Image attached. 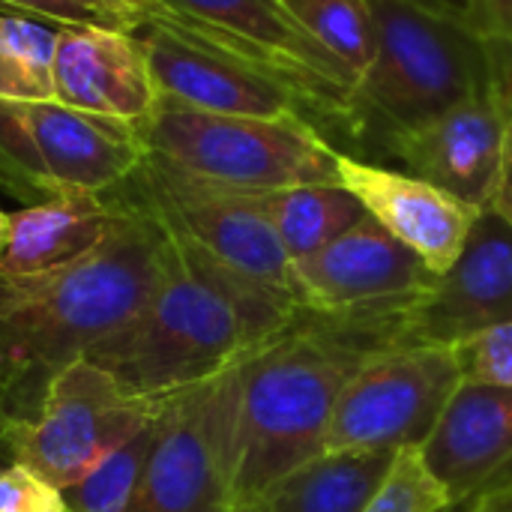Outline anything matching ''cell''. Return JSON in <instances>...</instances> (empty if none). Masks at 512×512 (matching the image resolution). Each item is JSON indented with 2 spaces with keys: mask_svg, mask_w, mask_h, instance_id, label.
<instances>
[{
  "mask_svg": "<svg viewBox=\"0 0 512 512\" xmlns=\"http://www.w3.org/2000/svg\"><path fill=\"white\" fill-rule=\"evenodd\" d=\"M477 512H512V483L498 486L486 495H480Z\"/></svg>",
  "mask_w": 512,
  "mask_h": 512,
  "instance_id": "cell-33",
  "label": "cell"
},
{
  "mask_svg": "<svg viewBox=\"0 0 512 512\" xmlns=\"http://www.w3.org/2000/svg\"><path fill=\"white\" fill-rule=\"evenodd\" d=\"M512 132L510 84L471 96L429 123L399 135L387 153L405 171L483 210L492 204Z\"/></svg>",
  "mask_w": 512,
  "mask_h": 512,
  "instance_id": "cell-14",
  "label": "cell"
},
{
  "mask_svg": "<svg viewBox=\"0 0 512 512\" xmlns=\"http://www.w3.org/2000/svg\"><path fill=\"white\" fill-rule=\"evenodd\" d=\"M132 126L57 99H0V189L27 204L63 192H111L141 162Z\"/></svg>",
  "mask_w": 512,
  "mask_h": 512,
  "instance_id": "cell-6",
  "label": "cell"
},
{
  "mask_svg": "<svg viewBox=\"0 0 512 512\" xmlns=\"http://www.w3.org/2000/svg\"><path fill=\"white\" fill-rule=\"evenodd\" d=\"M300 312L294 300L165 228L162 276L150 303L87 360L129 393L165 399L240 366Z\"/></svg>",
  "mask_w": 512,
  "mask_h": 512,
  "instance_id": "cell-2",
  "label": "cell"
},
{
  "mask_svg": "<svg viewBox=\"0 0 512 512\" xmlns=\"http://www.w3.org/2000/svg\"><path fill=\"white\" fill-rule=\"evenodd\" d=\"M6 6L21 9L30 18H48L60 27H99V30H123L135 33L144 27L138 12L117 0H0Z\"/></svg>",
  "mask_w": 512,
  "mask_h": 512,
  "instance_id": "cell-26",
  "label": "cell"
},
{
  "mask_svg": "<svg viewBox=\"0 0 512 512\" xmlns=\"http://www.w3.org/2000/svg\"><path fill=\"white\" fill-rule=\"evenodd\" d=\"M159 405L162 399L129 393L96 363L75 360L51 381L36 420H18L15 462L63 492L135 438Z\"/></svg>",
  "mask_w": 512,
  "mask_h": 512,
  "instance_id": "cell-11",
  "label": "cell"
},
{
  "mask_svg": "<svg viewBox=\"0 0 512 512\" xmlns=\"http://www.w3.org/2000/svg\"><path fill=\"white\" fill-rule=\"evenodd\" d=\"M297 21L318 39L357 81L375 51L369 0H285Z\"/></svg>",
  "mask_w": 512,
  "mask_h": 512,
  "instance_id": "cell-23",
  "label": "cell"
},
{
  "mask_svg": "<svg viewBox=\"0 0 512 512\" xmlns=\"http://www.w3.org/2000/svg\"><path fill=\"white\" fill-rule=\"evenodd\" d=\"M6 240H9V213L0 210V258L6 252Z\"/></svg>",
  "mask_w": 512,
  "mask_h": 512,
  "instance_id": "cell-34",
  "label": "cell"
},
{
  "mask_svg": "<svg viewBox=\"0 0 512 512\" xmlns=\"http://www.w3.org/2000/svg\"><path fill=\"white\" fill-rule=\"evenodd\" d=\"M162 408V405H159ZM159 417V411H156ZM156 417L123 447L105 456L84 480L63 489L66 512H129L156 435Z\"/></svg>",
  "mask_w": 512,
  "mask_h": 512,
  "instance_id": "cell-24",
  "label": "cell"
},
{
  "mask_svg": "<svg viewBox=\"0 0 512 512\" xmlns=\"http://www.w3.org/2000/svg\"><path fill=\"white\" fill-rule=\"evenodd\" d=\"M123 216L117 192H63L9 213L0 276H33L66 267L96 249Z\"/></svg>",
  "mask_w": 512,
  "mask_h": 512,
  "instance_id": "cell-19",
  "label": "cell"
},
{
  "mask_svg": "<svg viewBox=\"0 0 512 512\" xmlns=\"http://www.w3.org/2000/svg\"><path fill=\"white\" fill-rule=\"evenodd\" d=\"M477 501H480V498H471V501H459V504L447 507L444 512H477Z\"/></svg>",
  "mask_w": 512,
  "mask_h": 512,
  "instance_id": "cell-35",
  "label": "cell"
},
{
  "mask_svg": "<svg viewBox=\"0 0 512 512\" xmlns=\"http://www.w3.org/2000/svg\"><path fill=\"white\" fill-rule=\"evenodd\" d=\"M459 387V351L426 345L381 348L345 384L324 450L402 453L423 447Z\"/></svg>",
  "mask_w": 512,
  "mask_h": 512,
  "instance_id": "cell-10",
  "label": "cell"
},
{
  "mask_svg": "<svg viewBox=\"0 0 512 512\" xmlns=\"http://www.w3.org/2000/svg\"><path fill=\"white\" fill-rule=\"evenodd\" d=\"M420 453L456 504L512 483V387L462 381Z\"/></svg>",
  "mask_w": 512,
  "mask_h": 512,
  "instance_id": "cell-18",
  "label": "cell"
},
{
  "mask_svg": "<svg viewBox=\"0 0 512 512\" xmlns=\"http://www.w3.org/2000/svg\"><path fill=\"white\" fill-rule=\"evenodd\" d=\"M15 426H18V420L6 417L0 411V471L15 465Z\"/></svg>",
  "mask_w": 512,
  "mask_h": 512,
  "instance_id": "cell-32",
  "label": "cell"
},
{
  "mask_svg": "<svg viewBox=\"0 0 512 512\" xmlns=\"http://www.w3.org/2000/svg\"><path fill=\"white\" fill-rule=\"evenodd\" d=\"M462 381L512 387V321L459 348Z\"/></svg>",
  "mask_w": 512,
  "mask_h": 512,
  "instance_id": "cell-27",
  "label": "cell"
},
{
  "mask_svg": "<svg viewBox=\"0 0 512 512\" xmlns=\"http://www.w3.org/2000/svg\"><path fill=\"white\" fill-rule=\"evenodd\" d=\"M336 180L363 204L369 219L420 255L432 273H444L456 261L480 213L411 171H396L348 150L336 156Z\"/></svg>",
  "mask_w": 512,
  "mask_h": 512,
  "instance_id": "cell-15",
  "label": "cell"
},
{
  "mask_svg": "<svg viewBox=\"0 0 512 512\" xmlns=\"http://www.w3.org/2000/svg\"><path fill=\"white\" fill-rule=\"evenodd\" d=\"M0 512H66V501L54 483L15 462L0 471Z\"/></svg>",
  "mask_w": 512,
  "mask_h": 512,
  "instance_id": "cell-28",
  "label": "cell"
},
{
  "mask_svg": "<svg viewBox=\"0 0 512 512\" xmlns=\"http://www.w3.org/2000/svg\"><path fill=\"white\" fill-rule=\"evenodd\" d=\"M453 504L450 492L426 468L420 447H411L396 456L390 474L360 512H444Z\"/></svg>",
  "mask_w": 512,
  "mask_h": 512,
  "instance_id": "cell-25",
  "label": "cell"
},
{
  "mask_svg": "<svg viewBox=\"0 0 512 512\" xmlns=\"http://www.w3.org/2000/svg\"><path fill=\"white\" fill-rule=\"evenodd\" d=\"M381 348H390V327L303 309L237 366V504H258L324 453L345 384Z\"/></svg>",
  "mask_w": 512,
  "mask_h": 512,
  "instance_id": "cell-3",
  "label": "cell"
},
{
  "mask_svg": "<svg viewBox=\"0 0 512 512\" xmlns=\"http://www.w3.org/2000/svg\"><path fill=\"white\" fill-rule=\"evenodd\" d=\"M396 456L390 450H324L282 477L258 507L261 512H360Z\"/></svg>",
  "mask_w": 512,
  "mask_h": 512,
  "instance_id": "cell-20",
  "label": "cell"
},
{
  "mask_svg": "<svg viewBox=\"0 0 512 512\" xmlns=\"http://www.w3.org/2000/svg\"><path fill=\"white\" fill-rule=\"evenodd\" d=\"M477 27L489 39L512 45V0H477Z\"/></svg>",
  "mask_w": 512,
  "mask_h": 512,
  "instance_id": "cell-29",
  "label": "cell"
},
{
  "mask_svg": "<svg viewBox=\"0 0 512 512\" xmlns=\"http://www.w3.org/2000/svg\"><path fill=\"white\" fill-rule=\"evenodd\" d=\"M507 222L512 225V132H510V147H507V162H504V174H501V183H498V192L492 198V204Z\"/></svg>",
  "mask_w": 512,
  "mask_h": 512,
  "instance_id": "cell-30",
  "label": "cell"
},
{
  "mask_svg": "<svg viewBox=\"0 0 512 512\" xmlns=\"http://www.w3.org/2000/svg\"><path fill=\"white\" fill-rule=\"evenodd\" d=\"M417 3H423L429 9H438V12H447V15H456V18L477 27V0H417Z\"/></svg>",
  "mask_w": 512,
  "mask_h": 512,
  "instance_id": "cell-31",
  "label": "cell"
},
{
  "mask_svg": "<svg viewBox=\"0 0 512 512\" xmlns=\"http://www.w3.org/2000/svg\"><path fill=\"white\" fill-rule=\"evenodd\" d=\"M237 366L162 399L129 512L237 507Z\"/></svg>",
  "mask_w": 512,
  "mask_h": 512,
  "instance_id": "cell-8",
  "label": "cell"
},
{
  "mask_svg": "<svg viewBox=\"0 0 512 512\" xmlns=\"http://www.w3.org/2000/svg\"><path fill=\"white\" fill-rule=\"evenodd\" d=\"M261 207L291 264L315 255L366 219L363 204L342 183H303L276 189L261 195Z\"/></svg>",
  "mask_w": 512,
  "mask_h": 512,
  "instance_id": "cell-21",
  "label": "cell"
},
{
  "mask_svg": "<svg viewBox=\"0 0 512 512\" xmlns=\"http://www.w3.org/2000/svg\"><path fill=\"white\" fill-rule=\"evenodd\" d=\"M135 135L147 159L222 189L267 195L303 183H339V147L312 123L210 114L159 96Z\"/></svg>",
  "mask_w": 512,
  "mask_h": 512,
  "instance_id": "cell-5",
  "label": "cell"
},
{
  "mask_svg": "<svg viewBox=\"0 0 512 512\" xmlns=\"http://www.w3.org/2000/svg\"><path fill=\"white\" fill-rule=\"evenodd\" d=\"M54 99L132 129L141 126L159 102L144 39L123 30L60 27L54 48Z\"/></svg>",
  "mask_w": 512,
  "mask_h": 512,
  "instance_id": "cell-17",
  "label": "cell"
},
{
  "mask_svg": "<svg viewBox=\"0 0 512 512\" xmlns=\"http://www.w3.org/2000/svg\"><path fill=\"white\" fill-rule=\"evenodd\" d=\"M117 198L123 216L87 255L48 273L0 276V411L12 420H36L51 381L135 321L159 285L165 228Z\"/></svg>",
  "mask_w": 512,
  "mask_h": 512,
  "instance_id": "cell-1",
  "label": "cell"
},
{
  "mask_svg": "<svg viewBox=\"0 0 512 512\" xmlns=\"http://www.w3.org/2000/svg\"><path fill=\"white\" fill-rule=\"evenodd\" d=\"M507 81H510V93H512V45L507 48Z\"/></svg>",
  "mask_w": 512,
  "mask_h": 512,
  "instance_id": "cell-37",
  "label": "cell"
},
{
  "mask_svg": "<svg viewBox=\"0 0 512 512\" xmlns=\"http://www.w3.org/2000/svg\"><path fill=\"white\" fill-rule=\"evenodd\" d=\"M114 189L168 231L300 306L291 258L261 207V195L195 180L147 156Z\"/></svg>",
  "mask_w": 512,
  "mask_h": 512,
  "instance_id": "cell-9",
  "label": "cell"
},
{
  "mask_svg": "<svg viewBox=\"0 0 512 512\" xmlns=\"http://www.w3.org/2000/svg\"><path fill=\"white\" fill-rule=\"evenodd\" d=\"M141 39L147 48L153 84L162 99L210 114L297 120L318 126L309 105L288 84L243 60L186 45L153 27H147Z\"/></svg>",
  "mask_w": 512,
  "mask_h": 512,
  "instance_id": "cell-16",
  "label": "cell"
},
{
  "mask_svg": "<svg viewBox=\"0 0 512 512\" xmlns=\"http://www.w3.org/2000/svg\"><path fill=\"white\" fill-rule=\"evenodd\" d=\"M512 321V225L483 207L456 261L393 321V345L465 348Z\"/></svg>",
  "mask_w": 512,
  "mask_h": 512,
  "instance_id": "cell-13",
  "label": "cell"
},
{
  "mask_svg": "<svg viewBox=\"0 0 512 512\" xmlns=\"http://www.w3.org/2000/svg\"><path fill=\"white\" fill-rule=\"evenodd\" d=\"M375 51L351 102V138L387 150L399 135L507 81V48L417 0H369Z\"/></svg>",
  "mask_w": 512,
  "mask_h": 512,
  "instance_id": "cell-4",
  "label": "cell"
},
{
  "mask_svg": "<svg viewBox=\"0 0 512 512\" xmlns=\"http://www.w3.org/2000/svg\"><path fill=\"white\" fill-rule=\"evenodd\" d=\"M189 24L186 45L243 60L288 84L321 132L351 135L357 78L297 21L285 0H162Z\"/></svg>",
  "mask_w": 512,
  "mask_h": 512,
  "instance_id": "cell-7",
  "label": "cell"
},
{
  "mask_svg": "<svg viewBox=\"0 0 512 512\" xmlns=\"http://www.w3.org/2000/svg\"><path fill=\"white\" fill-rule=\"evenodd\" d=\"M291 270L306 312L384 324L390 339L399 312L423 297L438 276L369 216L315 255L294 261Z\"/></svg>",
  "mask_w": 512,
  "mask_h": 512,
  "instance_id": "cell-12",
  "label": "cell"
},
{
  "mask_svg": "<svg viewBox=\"0 0 512 512\" xmlns=\"http://www.w3.org/2000/svg\"><path fill=\"white\" fill-rule=\"evenodd\" d=\"M54 48L57 30L30 15L0 12V99H54Z\"/></svg>",
  "mask_w": 512,
  "mask_h": 512,
  "instance_id": "cell-22",
  "label": "cell"
},
{
  "mask_svg": "<svg viewBox=\"0 0 512 512\" xmlns=\"http://www.w3.org/2000/svg\"><path fill=\"white\" fill-rule=\"evenodd\" d=\"M231 512H261V507L258 504H237Z\"/></svg>",
  "mask_w": 512,
  "mask_h": 512,
  "instance_id": "cell-36",
  "label": "cell"
}]
</instances>
